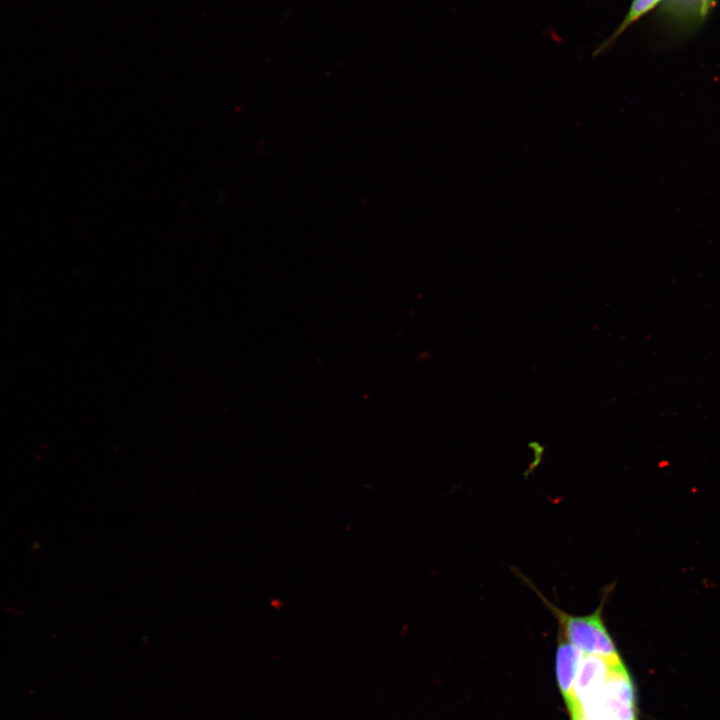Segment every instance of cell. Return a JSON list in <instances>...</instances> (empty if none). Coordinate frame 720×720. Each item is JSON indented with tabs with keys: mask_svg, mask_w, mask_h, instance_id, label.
<instances>
[{
	"mask_svg": "<svg viewBox=\"0 0 720 720\" xmlns=\"http://www.w3.org/2000/svg\"><path fill=\"white\" fill-rule=\"evenodd\" d=\"M570 720H638L635 688L623 660L564 698Z\"/></svg>",
	"mask_w": 720,
	"mask_h": 720,
	"instance_id": "cell-1",
	"label": "cell"
},
{
	"mask_svg": "<svg viewBox=\"0 0 720 720\" xmlns=\"http://www.w3.org/2000/svg\"><path fill=\"white\" fill-rule=\"evenodd\" d=\"M525 582L529 583L532 590L557 619L560 627L559 635L562 638L585 654L605 657L620 656L603 618L604 604L610 592L609 588L604 591L601 603L595 611L587 615H572L551 603L529 580L525 579Z\"/></svg>",
	"mask_w": 720,
	"mask_h": 720,
	"instance_id": "cell-2",
	"label": "cell"
},
{
	"mask_svg": "<svg viewBox=\"0 0 720 720\" xmlns=\"http://www.w3.org/2000/svg\"><path fill=\"white\" fill-rule=\"evenodd\" d=\"M560 636V635H559ZM584 653L560 636L556 649V679L564 698L571 690Z\"/></svg>",
	"mask_w": 720,
	"mask_h": 720,
	"instance_id": "cell-3",
	"label": "cell"
}]
</instances>
